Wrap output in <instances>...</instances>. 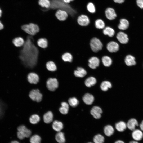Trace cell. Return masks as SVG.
I'll return each mask as SVG.
<instances>
[{"label": "cell", "instance_id": "51", "mask_svg": "<svg viewBox=\"0 0 143 143\" xmlns=\"http://www.w3.org/2000/svg\"><path fill=\"white\" fill-rule=\"evenodd\" d=\"M129 143H139L138 141L135 140L132 141H130Z\"/></svg>", "mask_w": 143, "mask_h": 143}, {"label": "cell", "instance_id": "1", "mask_svg": "<svg viewBox=\"0 0 143 143\" xmlns=\"http://www.w3.org/2000/svg\"><path fill=\"white\" fill-rule=\"evenodd\" d=\"M39 52L38 46L35 44L32 36L28 35L23 46L19 47V56L30 73L37 64Z\"/></svg>", "mask_w": 143, "mask_h": 143}, {"label": "cell", "instance_id": "22", "mask_svg": "<svg viewBox=\"0 0 143 143\" xmlns=\"http://www.w3.org/2000/svg\"><path fill=\"white\" fill-rule=\"evenodd\" d=\"M94 100V98L93 95L89 93L85 94L83 97V100L84 102L88 105L92 104Z\"/></svg>", "mask_w": 143, "mask_h": 143}, {"label": "cell", "instance_id": "18", "mask_svg": "<svg viewBox=\"0 0 143 143\" xmlns=\"http://www.w3.org/2000/svg\"><path fill=\"white\" fill-rule=\"evenodd\" d=\"M88 62L89 67L91 69H94L99 66L100 60L97 57H93L89 59Z\"/></svg>", "mask_w": 143, "mask_h": 143}, {"label": "cell", "instance_id": "36", "mask_svg": "<svg viewBox=\"0 0 143 143\" xmlns=\"http://www.w3.org/2000/svg\"><path fill=\"white\" fill-rule=\"evenodd\" d=\"M102 61L103 65L106 67H109L112 64V61L110 57L104 56L102 59Z\"/></svg>", "mask_w": 143, "mask_h": 143}, {"label": "cell", "instance_id": "46", "mask_svg": "<svg viewBox=\"0 0 143 143\" xmlns=\"http://www.w3.org/2000/svg\"><path fill=\"white\" fill-rule=\"evenodd\" d=\"M113 1L116 3L121 4L123 3L125 0H113Z\"/></svg>", "mask_w": 143, "mask_h": 143}, {"label": "cell", "instance_id": "25", "mask_svg": "<svg viewBox=\"0 0 143 143\" xmlns=\"http://www.w3.org/2000/svg\"><path fill=\"white\" fill-rule=\"evenodd\" d=\"M37 44L38 47L41 48H46L48 46V41L45 38H41L38 40Z\"/></svg>", "mask_w": 143, "mask_h": 143}, {"label": "cell", "instance_id": "31", "mask_svg": "<svg viewBox=\"0 0 143 143\" xmlns=\"http://www.w3.org/2000/svg\"><path fill=\"white\" fill-rule=\"evenodd\" d=\"M46 67L47 70L51 72H54L57 69L56 65L55 63L52 61H49L46 64Z\"/></svg>", "mask_w": 143, "mask_h": 143}, {"label": "cell", "instance_id": "53", "mask_svg": "<svg viewBox=\"0 0 143 143\" xmlns=\"http://www.w3.org/2000/svg\"><path fill=\"white\" fill-rule=\"evenodd\" d=\"M2 13V11L1 10V9L0 8V17H1V16Z\"/></svg>", "mask_w": 143, "mask_h": 143}, {"label": "cell", "instance_id": "44", "mask_svg": "<svg viewBox=\"0 0 143 143\" xmlns=\"http://www.w3.org/2000/svg\"><path fill=\"white\" fill-rule=\"evenodd\" d=\"M3 106L1 102H0V117L3 114Z\"/></svg>", "mask_w": 143, "mask_h": 143}, {"label": "cell", "instance_id": "48", "mask_svg": "<svg viewBox=\"0 0 143 143\" xmlns=\"http://www.w3.org/2000/svg\"><path fill=\"white\" fill-rule=\"evenodd\" d=\"M74 0H63L67 4H69Z\"/></svg>", "mask_w": 143, "mask_h": 143}, {"label": "cell", "instance_id": "40", "mask_svg": "<svg viewBox=\"0 0 143 143\" xmlns=\"http://www.w3.org/2000/svg\"><path fill=\"white\" fill-rule=\"evenodd\" d=\"M68 101L69 105L73 107L77 106L79 103L78 99L75 97L69 98Z\"/></svg>", "mask_w": 143, "mask_h": 143}, {"label": "cell", "instance_id": "26", "mask_svg": "<svg viewBox=\"0 0 143 143\" xmlns=\"http://www.w3.org/2000/svg\"><path fill=\"white\" fill-rule=\"evenodd\" d=\"M103 34L112 37L114 36L115 34V31L112 27L109 26H106L103 29Z\"/></svg>", "mask_w": 143, "mask_h": 143}, {"label": "cell", "instance_id": "33", "mask_svg": "<svg viewBox=\"0 0 143 143\" xmlns=\"http://www.w3.org/2000/svg\"><path fill=\"white\" fill-rule=\"evenodd\" d=\"M96 83V80L95 78L90 77L87 78L85 81V84L88 87H91L94 85Z\"/></svg>", "mask_w": 143, "mask_h": 143}, {"label": "cell", "instance_id": "23", "mask_svg": "<svg viewBox=\"0 0 143 143\" xmlns=\"http://www.w3.org/2000/svg\"><path fill=\"white\" fill-rule=\"evenodd\" d=\"M115 127L118 131L121 132H123L127 128L126 123L124 121H119L116 123Z\"/></svg>", "mask_w": 143, "mask_h": 143}, {"label": "cell", "instance_id": "6", "mask_svg": "<svg viewBox=\"0 0 143 143\" xmlns=\"http://www.w3.org/2000/svg\"><path fill=\"white\" fill-rule=\"evenodd\" d=\"M46 84L48 90L51 91H54L58 88L59 83L56 78L50 77L47 79Z\"/></svg>", "mask_w": 143, "mask_h": 143}, {"label": "cell", "instance_id": "11", "mask_svg": "<svg viewBox=\"0 0 143 143\" xmlns=\"http://www.w3.org/2000/svg\"><path fill=\"white\" fill-rule=\"evenodd\" d=\"M105 14L106 18L110 20L115 19L117 16L114 9L111 7H108L106 9Z\"/></svg>", "mask_w": 143, "mask_h": 143}, {"label": "cell", "instance_id": "55", "mask_svg": "<svg viewBox=\"0 0 143 143\" xmlns=\"http://www.w3.org/2000/svg\"><path fill=\"white\" fill-rule=\"evenodd\" d=\"M136 65H137V64H136ZM139 66H140V65H139Z\"/></svg>", "mask_w": 143, "mask_h": 143}, {"label": "cell", "instance_id": "20", "mask_svg": "<svg viewBox=\"0 0 143 143\" xmlns=\"http://www.w3.org/2000/svg\"><path fill=\"white\" fill-rule=\"evenodd\" d=\"M38 3L42 7V10L44 11H48L50 6V0H39Z\"/></svg>", "mask_w": 143, "mask_h": 143}, {"label": "cell", "instance_id": "16", "mask_svg": "<svg viewBox=\"0 0 143 143\" xmlns=\"http://www.w3.org/2000/svg\"><path fill=\"white\" fill-rule=\"evenodd\" d=\"M102 113V110L101 108L96 106L92 108L90 111L91 114L96 119H99L101 118Z\"/></svg>", "mask_w": 143, "mask_h": 143}, {"label": "cell", "instance_id": "24", "mask_svg": "<svg viewBox=\"0 0 143 143\" xmlns=\"http://www.w3.org/2000/svg\"><path fill=\"white\" fill-rule=\"evenodd\" d=\"M87 74V72L83 68L78 67L74 72V74L76 77H83Z\"/></svg>", "mask_w": 143, "mask_h": 143}, {"label": "cell", "instance_id": "34", "mask_svg": "<svg viewBox=\"0 0 143 143\" xmlns=\"http://www.w3.org/2000/svg\"><path fill=\"white\" fill-rule=\"evenodd\" d=\"M63 61L65 62H71L73 60V56L69 52H66L62 54L61 56Z\"/></svg>", "mask_w": 143, "mask_h": 143}, {"label": "cell", "instance_id": "52", "mask_svg": "<svg viewBox=\"0 0 143 143\" xmlns=\"http://www.w3.org/2000/svg\"><path fill=\"white\" fill-rule=\"evenodd\" d=\"M10 143H20L19 142L16 141H13L11 142Z\"/></svg>", "mask_w": 143, "mask_h": 143}, {"label": "cell", "instance_id": "3", "mask_svg": "<svg viewBox=\"0 0 143 143\" xmlns=\"http://www.w3.org/2000/svg\"><path fill=\"white\" fill-rule=\"evenodd\" d=\"M21 28L27 34L33 36L36 35L40 30L38 25L33 23L23 25Z\"/></svg>", "mask_w": 143, "mask_h": 143}, {"label": "cell", "instance_id": "54", "mask_svg": "<svg viewBox=\"0 0 143 143\" xmlns=\"http://www.w3.org/2000/svg\"><path fill=\"white\" fill-rule=\"evenodd\" d=\"M87 143H92L91 142H88Z\"/></svg>", "mask_w": 143, "mask_h": 143}, {"label": "cell", "instance_id": "12", "mask_svg": "<svg viewBox=\"0 0 143 143\" xmlns=\"http://www.w3.org/2000/svg\"><path fill=\"white\" fill-rule=\"evenodd\" d=\"M55 15L57 18L60 21H63L67 19L68 16V14L66 11L59 9L56 12Z\"/></svg>", "mask_w": 143, "mask_h": 143}, {"label": "cell", "instance_id": "10", "mask_svg": "<svg viewBox=\"0 0 143 143\" xmlns=\"http://www.w3.org/2000/svg\"><path fill=\"white\" fill-rule=\"evenodd\" d=\"M27 79L30 83L34 84H37L38 83L40 79L39 75L34 72L29 73L27 75Z\"/></svg>", "mask_w": 143, "mask_h": 143}, {"label": "cell", "instance_id": "30", "mask_svg": "<svg viewBox=\"0 0 143 143\" xmlns=\"http://www.w3.org/2000/svg\"><path fill=\"white\" fill-rule=\"evenodd\" d=\"M94 25L96 28L99 29H103L105 27V24L103 20L99 19L95 21Z\"/></svg>", "mask_w": 143, "mask_h": 143}, {"label": "cell", "instance_id": "2", "mask_svg": "<svg viewBox=\"0 0 143 143\" xmlns=\"http://www.w3.org/2000/svg\"><path fill=\"white\" fill-rule=\"evenodd\" d=\"M50 6L48 10L58 9L64 10L68 14V17L71 18L77 19L78 16L75 11L70 4L65 2L63 0H50Z\"/></svg>", "mask_w": 143, "mask_h": 143}, {"label": "cell", "instance_id": "29", "mask_svg": "<svg viewBox=\"0 0 143 143\" xmlns=\"http://www.w3.org/2000/svg\"><path fill=\"white\" fill-rule=\"evenodd\" d=\"M104 132L107 136L109 137L114 133V130L113 127L110 125H107L104 128Z\"/></svg>", "mask_w": 143, "mask_h": 143}, {"label": "cell", "instance_id": "41", "mask_svg": "<svg viewBox=\"0 0 143 143\" xmlns=\"http://www.w3.org/2000/svg\"><path fill=\"white\" fill-rule=\"evenodd\" d=\"M41 141V137L37 135H35L32 136L30 138V140L31 143H40Z\"/></svg>", "mask_w": 143, "mask_h": 143}, {"label": "cell", "instance_id": "7", "mask_svg": "<svg viewBox=\"0 0 143 143\" xmlns=\"http://www.w3.org/2000/svg\"><path fill=\"white\" fill-rule=\"evenodd\" d=\"M29 97L33 101L37 102H40L42 99V95L38 89H34L29 93Z\"/></svg>", "mask_w": 143, "mask_h": 143}, {"label": "cell", "instance_id": "39", "mask_svg": "<svg viewBox=\"0 0 143 143\" xmlns=\"http://www.w3.org/2000/svg\"><path fill=\"white\" fill-rule=\"evenodd\" d=\"M86 8L87 11L90 13L93 14L96 12V7L94 4L92 2H89L87 4Z\"/></svg>", "mask_w": 143, "mask_h": 143}, {"label": "cell", "instance_id": "8", "mask_svg": "<svg viewBox=\"0 0 143 143\" xmlns=\"http://www.w3.org/2000/svg\"><path fill=\"white\" fill-rule=\"evenodd\" d=\"M77 22L80 26L85 27L89 25L90 21L87 16L84 14H82L78 17Z\"/></svg>", "mask_w": 143, "mask_h": 143}, {"label": "cell", "instance_id": "50", "mask_svg": "<svg viewBox=\"0 0 143 143\" xmlns=\"http://www.w3.org/2000/svg\"><path fill=\"white\" fill-rule=\"evenodd\" d=\"M114 143H125V142L122 140H119L116 141Z\"/></svg>", "mask_w": 143, "mask_h": 143}, {"label": "cell", "instance_id": "13", "mask_svg": "<svg viewBox=\"0 0 143 143\" xmlns=\"http://www.w3.org/2000/svg\"><path fill=\"white\" fill-rule=\"evenodd\" d=\"M127 128L129 130L133 131L139 125L138 122L136 118H131L129 119L126 123Z\"/></svg>", "mask_w": 143, "mask_h": 143}, {"label": "cell", "instance_id": "9", "mask_svg": "<svg viewBox=\"0 0 143 143\" xmlns=\"http://www.w3.org/2000/svg\"><path fill=\"white\" fill-rule=\"evenodd\" d=\"M116 38L120 43L123 44H127L129 40L128 35L122 31H119L118 32L116 35Z\"/></svg>", "mask_w": 143, "mask_h": 143}, {"label": "cell", "instance_id": "37", "mask_svg": "<svg viewBox=\"0 0 143 143\" xmlns=\"http://www.w3.org/2000/svg\"><path fill=\"white\" fill-rule=\"evenodd\" d=\"M94 143H104V137L100 134L95 135L93 138Z\"/></svg>", "mask_w": 143, "mask_h": 143}, {"label": "cell", "instance_id": "47", "mask_svg": "<svg viewBox=\"0 0 143 143\" xmlns=\"http://www.w3.org/2000/svg\"><path fill=\"white\" fill-rule=\"evenodd\" d=\"M139 126L140 129L143 131V120H142L139 124Z\"/></svg>", "mask_w": 143, "mask_h": 143}, {"label": "cell", "instance_id": "27", "mask_svg": "<svg viewBox=\"0 0 143 143\" xmlns=\"http://www.w3.org/2000/svg\"><path fill=\"white\" fill-rule=\"evenodd\" d=\"M52 127L54 130L59 132L63 129V125L61 122L57 120H55L53 123Z\"/></svg>", "mask_w": 143, "mask_h": 143}, {"label": "cell", "instance_id": "42", "mask_svg": "<svg viewBox=\"0 0 143 143\" xmlns=\"http://www.w3.org/2000/svg\"><path fill=\"white\" fill-rule=\"evenodd\" d=\"M69 108L61 106L59 109V111L62 114H66L68 112Z\"/></svg>", "mask_w": 143, "mask_h": 143}, {"label": "cell", "instance_id": "5", "mask_svg": "<svg viewBox=\"0 0 143 143\" xmlns=\"http://www.w3.org/2000/svg\"><path fill=\"white\" fill-rule=\"evenodd\" d=\"M90 46L92 50L95 52L101 50L103 47L102 42L96 38H93L91 40Z\"/></svg>", "mask_w": 143, "mask_h": 143}, {"label": "cell", "instance_id": "21", "mask_svg": "<svg viewBox=\"0 0 143 143\" xmlns=\"http://www.w3.org/2000/svg\"><path fill=\"white\" fill-rule=\"evenodd\" d=\"M25 42V41L24 39L20 37H16L12 40L13 44L17 47H20L23 46Z\"/></svg>", "mask_w": 143, "mask_h": 143}, {"label": "cell", "instance_id": "19", "mask_svg": "<svg viewBox=\"0 0 143 143\" xmlns=\"http://www.w3.org/2000/svg\"><path fill=\"white\" fill-rule=\"evenodd\" d=\"M129 26V21L125 19L122 18L119 20L118 27L119 30H124L128 29Z\"/></svg>", "mask_w": 143, "mask_h": 143}, {"label": "cell", "instance_id": "43", "mask_svg": "<svg viewBox=\"0 0 143 143\" xmlns=\"http://www.w3.org/2000/svg\"><path fill=\"white\" fill-rule=\"evenodd\" d=\"M136 3L139 7L143 8V0H136Z\"/></svg>", "mask_w": 143, "mask_h": 143}, {"label": "cell", "instance_id": "15", "mask_svg": "<svg viewBox=\"0 0 143 143\" xmlns=\"http://www.w3.org/2000/svg\"><path fill=\"white\" fill-rule=\"evenodd\" d=\"M124 62L126 65L128 66H134L136 64L135 58L130 54L126 56Z\"/></svg>", "mask_w": 143, "mask_h": 143}, {"label": "cell", "instance_id": "45", "mask_svg": "<svg viewBox=\"0 0 143 143\" xmlns=\"http://www.w3.org/2000/svg\"><path fill=\"white\" fill-rule=\"evenodd\" d=\"M61 106L64 107L69 109V105L66 102H63L61 104Z\"/></svg>", "mask_w": 143, "mask_h": 143}, {"label": "cell", "instance_id": "35", "mask_svg": "<svg viewBox=\"0 0 143 143\" xmlns=\"http://www.w3.org/2000/svg\"><path fill=\"white\" fill-rule=\"evenodd\" d=\"M111 84L108 81H104L102 82L100 85L101 89L104 91H106L109 88H111Z\"/></svg>", "mask_w": 143, "mask_h": 143}, {"label": "cell", "instance_id": "4", "mask_svg": "<svg viewBox=\"0 0 143 143\" xmlns=\"http://www.w3.org/2000/svg\"><path fill=\"white\" fill-rule=\"evenodd\" d=\"M17 130V136L20 140L24 139L25 137H29L31 134L30 130L28 129L24 125L19 126L18 127Z\"/></svg>", "mask_w": 143, "mask_h": 143}, {"label": "cell", "instance_id": "32", "mask_svg": "<svg viewBox=\"0 0 143 143\" xmlns=\"http://www.w3.org/2000/svg\"><path fill=\"white\" fill-rule=\"evenodd\" d=\"M55 138L56 141L59 143H65V139L64 133L60 131L56 135Z\"/></svg>", "mask_w": 143, "mask_h": 143}, {"label": "cell", "instance_id": "28", "mask_svg": "<svg viewBox=\"0 0 143 143\" xmlns=\"http://www.w3.org/2000/svg\"><path fill=\"white\" fill-rule=\"evenodd\" d=\"M53 114L51 111L46 113L43 115V119L44 122L46 123L51 122L53 119Z\"/></svg>", "mask_w": 143, "mask_h": 143}, {"label": "cell", "instance_id": "38", "mask_svg": "<svg viewBox=\"0 0 143 143\" xmlns=\"http://www.w3.org/2000/svg\"><path fill=\"white\" fill-rule=\"evenodd\" d=\"M40 120L39 116L37 114L32 115L29 118L30 123L33 124H35L38 123Z\"/></svg>", "mask_w": 143, "mask_h": 143}, {"label": "cell", "instance_id": "49", "mask_svg": "<svg viewBox=\"0 0 143 143\" xmlns=\"http://www.w3.org/2000/svg\"><path fill=\"white\" fill-rule=\"evenodd\" d=\"M3 25L0 21V30L3 29Z\"/></svg>", "mask_w": 143, "mask_h": 143}, {"label": "cell", "instance_id": "14", "mask_svg": "<svg viewBox=\"0 0 143 143\" xmlns=\"http://www.w3.org/2000/svg\"><path fill=\"white\" fill-rule=\"evenodd\" d=\"M106 47L109 52L111 53L116 52L119 50V46L117 42L112 41L107 44Z\"/></svg>", "mask_w": 143, "mask_h": 143}, {"label": "cell", "instance_id": "17", "mask_svg": "<svg viewBox=\"0 0 143 143\" xmlns=\"http://www.w3.org/2000/svg\"><path fill=\"white\" fill-rule=\"evenodd\" d=\"M132 136L134 140L138 141L143 138V133L141 129H135L132 131Z\"/></svg>", "mask_w": 143, "mask_h": 143}]
</instances>
